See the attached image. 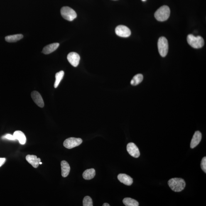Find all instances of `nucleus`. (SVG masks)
Returning <instances> with one entry per match:
<instances>
[{
  "instance_id": "1",
  "label": "nucleus",
  "mask_w": 206,
  "mask_h": 206,
  "mask_svg": "<svg viewBox=\"0 0 206 206\" xmlns=\"http://www.w3.org/2000/svg\"><path fill=\"white\" fill-rule=\"evenodd\" d=\"M168 185L174 191L180 192L185 189V180L182 178H173L169 180Z\"/></svg>"
},
{
  "instance_id": "2",
  "label": "nucleus",
  "mask_w": 206,
  "mask_h": 206,
  "mask_svg": "<svg viewBox=\"0 0 206 206\" xmlns=\"http://www.w3.org/2000/svg\"><path fill=\"white\" fill-rule=\"evenodd\" d=\"M170 14V10L168 6H163L157 10L155 13V18L158 21H164L168 19Z\"/></svg>"
},
{
  "instance_id": "3",
  "label": "nucleus",
  "mask_w": 206,
  "mask_h": 206,
  "mask_svg": "<svg viewBox=\"0 0 206 206\" xmlns=\"http://www.w3.org/2000/svg\"><path fill=\"white\" fill-rule=\"evenodd\" d=\"M187 41L191 46L194 48L199 49L202 48L204 45V40L200 36H195L190 34L187 36Z\"/></svg>"
},
{
  "instance_id": "4",
  "label": "nucleus",
  "mask_w": 206,
  "mask_h": 206,
  "mask_svg": "<svg viewBox=\"0 0 206 206\" xmlns=\"http://www.w3.org/2000/svg\"><path fill=\"white\" fill-rule=\"evenodd\" d=\"M159 53L162 57H166L168 51V40L164 37H161L159 39L158 42Z\"/></svg>"
},
{
  "instance_id": "5",
  "label": "nucleus",
  "mask_w": 206,
  "mask_h": 206,
  "mask_svg": "<svg viewBox=\"0 0 206 206\" xmlns=\"http://www.w3.org/2000/svg\"><path fill=\"white\" fill-rule=\"evenodd\" d=\"M60 12L64 19L69 21H73L77 17L75 11L68 7H63L61 9Z\"/></svg>"
},
{
  "instance_id": "6",
  "label": "nucleus",
  "mask_w": 206,
  "mask_h": 206,
  "mask_svg": "<svg viewBox=\"0 0 206 206\" xmlns=\"http://www.w3.org/2000/svg\"><path fill=\"white\" fill-rule=\"evenodd\" d=\"M82 142V140L81 138H70L66 139L64 141L63 144L65 148L68 149H72L79 146Z\"/></svg>"
},
{
  "instance_id": "7",
  "label": "nucleus",
  "mask_w": 206,
  "mask_h": 206,
  "mask_svg": "<svg viewBox=\"0 0 206 206\" xmlns=\"http://www.w3.org/2000/svg\"><path fill=\"white\" fill-rule=\"evenodd\" d=\"M115 33L118 36L123 38H127L131 35V30L127 26L119 25L115 29Z\"/></svg>"
},
{
  "instance_id": "8",
  "label": "nucleus",
  "mask_w": 206,
  "mask_h": 206,
  "mask_svg": "<svg viewBox=\"0 0 206 206\" xmlns=\"http://www.w3.org/2000/svg\"><path fill=\"white\" fill-rule=\"evenodd\" d=\"M127 151L131 156L134 158H138L140 156V153L139 148L134 143H128Z\"/></svg>"
},
{
  "instance_id": "9",
  "label": "nucleus",
  "mask_w": 206,
  "mask_h": 206,
  "mask_svg": "<svg viewBox=\"0 0 206 206\" xmlns=\"http://www.w3.org/2000/svg\"><path fill=\"white\" fill-rule=\"evenodd\" d=\"M67 59L73 66L77 67L79 65L80 57L78 54L75 52H72L68 55Z\"/></svg>"
},
{
  "instance_id": "10",
  "label": "nucleus",
  "mask_w": 206,
  "mask_h": 206,
  "mask_svg": "<svg viewBox=\"0 0 206 206\" xmlns=\"http://www.w3.org/2000/svg\"><path fill=\"white\" fill-rule=\"evenodd\" d=\"M31 97L37 105L40 108L44 107V102L43 98L39 92L37 91H34L31 93Z\"/></svg>"
},
{
  "instance_id": "11",
  "label": "nucleus",
  "mask_w": 206,
  "mask_h": 206,
  "mask_svg": "<svg viewBox=\"0 0 206 206\" xmlns=\"http://www.w3.org/2000/svg\"><path fill=\"white\" fill-rule=\"evenodd\" d=\"M26 159L29 163L35 168H37L41 162L40 158H37L36 155H28L26 157Z\"/></svg>"
},
{
  "instance_id": "12",
  "label": "nucleus",
  "mask_w": 206,
  "mask_h": 206,
  "mask_svg": "<svg viewBox=\"0 0 206 206\" xmlns=\"http://www.w3.org/2000/svg\"><path fill=\"white\" fill-rule=\"evenodd\" d=\"M202 134L199 131H196L191 141L190 148H194L198 146L202 139Z\"/></svg>"
},
{
  "instance_id": "13",
  "label": "nucleus",
  "mask_w": 206,
  "mask_h": 206,
  "mask_svg": "<svg viewBox=\"0 0 206 206\" xmlns=\"http://www.w3.org/2000/svg\"><path fill=\"white\" fill-rule=\"evenodd\" d=\"M118 179L121 183L128 186L131 185L133 183V178L125 174H119L118 176Z\"/></svg>"
},
{
  "instance_id": "14",
  "label": "nucleus",
  "mask_w": 206,
  "mask_h": 206,
  "mask_svg": "<svg viewBox=\"0 0 206 206\" xmlns=\"http://www.w3.org/2000/svg\"><path fill=\"white\" fill-rule=\"evenodd\" d=\"M59 46V44L58 43H54L45 46L43 50V53L45 54H49L52 53L58 48Z\"/></svg>"
},
{
  "instance_id": "15",
  "label": "nucleus",
  "mask_w": 206,
  "mask_h": 206,
  "mask_svg": "<svg viewBox=\"0 0 206 206\" xmlns=\"http://www.w3.org/2000/svg\"><path fill=\"white\" fill-rule=\"evenodd\" d=\"M61 166L62 176L64 178H65L70 173V165L67 162L63 160L61 163Z\"/></svg>"
},
{
  "instance_id": "16",
  "label": "nucleus",
  "mask_w": 206,
  "mask_h": 206,
  "mask_svg": "<svg viewBox=\"0 0 206 206\" xmlns=\"http://www.w3.org/2000/svg\"><path fill=\"white\" fill-rule=\"evenodd\" d=\"M13 136L16 140L19 141L20 144L24 145L26 143V138L24 133L20 131H16L13 133Z\"/></svg>"
},
{
  "instance_id": "17",
  "label": "nucleus",
  "mask_w": 206,
  "mask_h": 206,
  "mask_svg": "<svg viewBox=\"0 0 206 206\" xmlns=\"http://www.w3.org/2000/svg\"><path fill=\"white\" fill-rule=\"evenodd\" d=\"M95 175V170L94 168H91L85 170L82 174V176L85 180H89L93 178Z\"/></svg>"
},
{
  "instance_id": "18",
  "label": "nucleus",
  "mask_w": 206,
  "mask_h": 206,
  "mask_svg": "<svg viewBox=\"0 0 206 206\" xmlns=\"http://www.w3.org/2000/svg\"><path fill=\"white\" fill-rule=\"evenodd\" d=\"M23 37V35L21 34H17L13 35H10L6 37L5 40L9 43H14L21 40Z\"/></svg>"
},
{
  "instance_id": "19",
  "label": "nucleus",
  "mask_w": 206,
  "mask_h": 206,
  "mask_svg": "<svg viewBox=\"0 0 206 206\" xmlns=\"http://www.w3.org/2000/svg\"><path fill=\"white\" fill-rule=\"evenodd\" d=\"M123 203L126 206H138L139 203L137 201L130 198H125L123 200Z\"/></svg>"
},
{
  "instance_id": "20",
  "label": "nucleus",
  "mask_w": 206,
  "mask_h": 206,
  "mask_svg": "<svg viewBox=\"0 0 206 206\" xmlns=\"http://www.w3.org/2000/svg\"><path fill=\"white\" fill-rule=\"evenodd\" d=\"M143 79V76L141 74H138L134 76L131 82V84L133 86H136L141 83Z\"/></svg>"
},
{
  "instance_id": "21",
  "label": "nucleus",
  "mask_w": 206,
  "mask_h": 206,
  "mask_svg": "<svg viewBox=\"0 0 206 206\" xmlns=\"http://www.w3.org/2000/svg\"><path fill=\"white\" fill-rule=\"evenodd\" d=\"M64 75V72L63 71H61L57 73L55 75V81L54 84V87L55 88H56L58 87L59 84L61 81L63 79Z\"/></svg>"
},
{
  "instance_id": "22",
  "label": "nucleus",
  "mask_w": 206,
  "mask_h": 206,
  "mask_svg": "<svg viewBox=\"0 0 206 206\" xmlns=\"http://www.w3.org/2000/svg\"><path fill=\"white\" fill-rule=\"evenodd\" d=\"M83 206H92L93 202L92 199L88 196L84 197L83 200Z\"/></svg>"
},
{
  "instance_id": "23",
  "label": "nucleus",
  "mask_w": 206,
  "mask_h": 206,
  "mask_svg": "<svg viewBox=\"0 0 206 206\" xmlns=\"http://www.w3.org/2000/svg\"><path fill=\"white\" fill-rule=\"evenodd\" d=\"M201 167L203 171L206 173V157H204L202 158L201 163Z\"/></svg>"
},
{
  "instance_id": "24",
  "label": "nucleus",
  "mask_w": 206,
  "mask_h": 206,
  "mask_svg": "<svg viewBox=\"0 0 206 206\" xmlns=\"http://www.w3.org/2000/svg\"><path fill=\"white\" fill-rule=\"evenodd\" d=\"M2 138L4 139L12 140V141H15V140H16L13 135L10 134H7L5 135V136L2 137Z\"/></svg>"
},
{
  "instance_id": "25",
  "label": "nucleus",
  "mask_w": 206,
  "mask_h": 206,
  "mask_svg": "<svg viewBox=\"0 0 206 206\" xmlns=\"http://www.w3.org/2000/svg\"><path fill=\"white\" fill-rule=\"evenodd\" d=\"M6 159L4 158H0V167L2 166L5 163Z\"/></svg>"
},
{
  "instance_id": "26",
  "label": "nucleus",
  "mask_w": 206,
  "mask_h": 206,
  "mask_svg": "<svg viewBox=\"0 0 206 206\" xmlns=\"http://www.w3.org/2000/svg\"><path fill=\"white\" fill-rule=\"evenodd\" d=\"M103 206H110V205H109V204H108V203H104V204H103V205H102Z\"/></svg>"
},
{
  "instance_id": "27",
  "label": "nucleus",
  "mask_w": 206,
  "mask_h": 206,
  "mask_svg": "<svg viewBox=\"0 0 206 206\" xmlns=\"http://www.w3.org/2000/svg\"><path fill=\"white\" fill-rule=\"evenodd\" d=\"M42 164V163L41 162H40V164Z\"/></svg>"
},
{
  "instance_id": "28",
  "label": "nucleus",
  "mask_w": 206,
  "mask_h": 206,
  "mask_svg": "<svg viewBox=\"0 0 206 206\" xmlns=\"http://www.w3.org/2000/svg\"><path fill=\"white\" fill-rule=\"evenodd\" d=\"M142 1H146V0H142Z\"/></svg>"
},
{
  "instance_id": "29",
  "label": "nucleus",
  "mask_w": 206,
  "mask_h": 206,
  "mask_svg": "<svg viewBox=\"0 0 206 206\" xmlns=\"http://www.w3.org/2000/svg\"></svg>"
}]
</instances>
